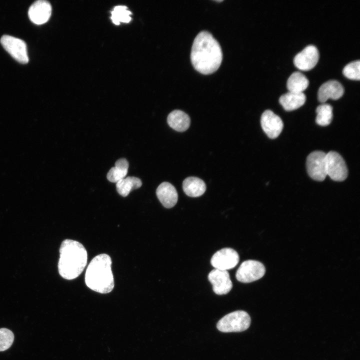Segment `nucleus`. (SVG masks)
Listing matches in <instances>:
<instances>
[{"instance_id":"8","label":"nucleus","mask_w":360,"mask_h":360,"mask_svg":"<svg viewBox=\"0 0 360 360\" xmlns=\"http://www.w3.org/2000/svg\"><path fill=\"white\" fill-rule=\"evenodd\" d=\"M0 42L4 48L18 62L22 64L28 62L26 44L24 40L4 35L1 38Z\"/></svg>"},{"instance_id":"3","label":"nucleus","mask_w":360,"mask_h":360,"mask_svg":"<svg viewBox=\"0 0 360 360\" xmlns=\"http://www.w3.org/2000/svg\"><path fill=\"white\" fill-rule=\"evenodd\" d=\"M110 257L105 254L96 256L86 272L85 282L91 290L101 294L110 292L114 287Z\"/></svg>"},{"instance_id":"25","label":"nucleus","mask_w":360,"mask_h":360,"mask_svg":"<svg viewBox=\"0 0 360 360\" xmlns=\"http://www.w3.org/2000/svg\"><path fill=\"white\" fill-rule=\"evenodd\" d=\"M14 340V335L10 330L6 328H0V352L10 348Z\"/></svg>"},{"instance_id":"20","label":"nucleus","mask_w":360,"mask_h":360,"mask_svg":"<svg viewBox=\"0 0 360 360\" xmlns=\"http://www.w3.org/2000/svg\"><path fill=\"white\" fill-rule=\"evenodd\" d=\"M128 162L126 158H120L115 163L107 174L108 180L112 182H117L124 178L128 172Z\"/></svg>"},{"instance_id":"7","label":"nucleus","mask_w":360,"mask_h":360,"mask_svg":"<svg viewBox=\"0 0 360 360\" xmlns=\"http://www.w3.org/2000/svg\"><path fill=\"white\" fill-rule=\"evenodd\" d=\"M326 153L316 150L309 154L306 158V169L310 176L317 181H323L327 176L326 169Z\"/></svg>"},{"instance_id":"23","label":"nucleus","mask_w":360,"mask_h":360,"mask_svg":"<svg viewBox=\"0 0 360 360\" xmlns=\"http://www.w3.org/2000/svg\"><path fill=\"white\" fill-rule=\"evenodd\" d=\"M124 6H118L112 12L111 19L115 24L118 25L120 22H129L131 20L132 12L127 10Z\"/></svg>"},{"instance_id":"14","label":"nucleus","mask_w":360,"mask_h":360,"mask_svg":"<svg viewBox=\"0 0 360 360\" xmlns=\"http://www.w3.org/2000/svg\"><path fill=\"white\" fill-rule=\"evenodd\" d=\"M344 88L342 84L336 80H330L322 84L318 92L319 102L324 103L328 98L337 100L344 94Z\"/></svg>"},{"instance_id":"18","label":"nucleus","mask_w":360,"mask_h":360,"mask_svg":"<svg viewBox=\"0 0 360 360\" xmlns=\"http://www.w3.org/2000/svg\"><path fill=\"white\" fill-rule=\"evenodd\" d=\"M182 188L187 196L198 197L204 193L206 185L202 180L197 177L190 176L184 180Z\"/></svg>"},{"instance_id":"24","label":"nucleus","mask_w":360,"mask_h":360,"mask_svg":"<svg viewBox=\"0 0 360 360\" xmlns=\"http://www.w3.org/2000/svg\"><path fill=\"white\" fill-rule=\"evenodd\" d=\"M342 73L347 78L359 80L360 79V61L354 60L347 64L343 68Z\"/></svg>"},{"instance_id":"15","label":"nucleus","mask_w":360,"mask_h":360,"mask_svg":"<svg viewBox=\"0 0 360 360\" xmlns=\"http://www.w3.org/2000/svg\"><path fill=\"white\" fill-rule=\"evenodd\" d=\"M156 194L160 202L166 208H171L176 204L178 192L173 185L168 182H163L158 187Z\"/></svg>"},{"instance_id":"6","label":"nucleus","mask_w":360,"mask_h":360,"mask_svg":"<svg viewBox=\"0 0 360 360\" xmlns=\"http://www.w3.org/2000/svg\"><path fill=\"white\" fill-rule=\"evenodd\" d=\"M265 272V267L262 262L246 260L242 262L238 269L236 277L241 282L249 283L262 278Z\"/></svg>"},{"instance_id":"19","label":"nucleus","mask_w":360,"mask_h":360,"mask_svg":"<svg viewBox=\"0 0 360 360\" xmlns=\"http://www.w3.org/2000/svg\"><path fill=\"white\" fill-rule=\"evenodd\" d=\"M308 84V79L303 74L300 72H294L288 78L286 86L288 92H303Z\"/></svg>"},{"instance_id":"2","label":"nucleus","mask_w":360,"mask_h":360,"mask_svg":"<svg viewBox=\"0 0 360 360\" xmlns=\"http://www.w3.org/2000/svg\"><path fill=\"white\" fill-rule=\"evenodd\" d=\"M87 260V252L82 244L72 240H64L60 248V274L68 280L76 278L84 270Z\"/></svg>"},{"instance_id":"4","label":"nucleus","mask_w":360,"mask_h":360,"mask_svg":"<svg viewBox=\"0 0 360 360\" xmlns=\"http://www.w3.org/2000/svg\"><path fill=\"white\" fill-rule=\"evenodd\" d=\"M250 322V318L246 312L236 310L222 317L218 322L216 327L222 332H240L249 328Z\"/></svg>"},{"instance_id":"21","label":"nucleus","mask_w":360,"mask_h":360,"mask_svg":"<svg viewBox=\"0 0 360 360\" xmlns=\"http://www.w3.org/2000/svg\"><path fill=\"white\" fill-rule=\"evenodd\" d=\"M142 185L141 180L134 176H128L116 182L118 193L122 196H126L130 192L140 188Z\"/></svg>"},{"instance_id":"11","label":"nucleus","mask_w":360,"mask_h":360,"mask_svg":"<svg viewBox=\"0 0 360 360\" xmlns=\"http://www.w3.org/2000/svg\"><path fill=\"white\" fill-rule=\"evenodd\" d=\"M319 59V52L313 45H308L298 52L294 58L295 66L302 70L312 68Z\"/></svg>"},{"instance_id":"5","label":"nucleus","mask_w":360,"mask_h":360,"mask_svg":"<svg viewBox=\"0 0 360 360\" xmlns=\"http://www.w3.org/2000/svg\"><path fill=\"white\" fill-rule=\"evenodd\" d=\"M326 175L333 180H344L348 174L346 162L337 152L330 151L326 156Z\"/></svg>"},{"instance_id":"26","label":"nucleus","mask_w":360,"mask_h":360,"mask_svg":"<svg viewBox=\"0 0 360 360\" xmlns=\"http://www.w3.org/2000/svg\"><path fill=\"white\" fill-rule=\"evenodd\" d=\"M216 2H222L223 0H216Z\"/></svg>"},{"instance_id":"9","label":"nucleus","mask_w":360,"mask_h":360,"mask_svg":"<svg viewBox=\"0 0 360 360\" xmlns=\"http://www.w3.org/2000/svg\"><path fill=\"white\" fill-rule=\"evenodd\" d=\"M238 252L231 248H224L217 251L212 256L210 262L215 269L228 270L234 268L238 263Z\"/></svg>"},{"instance_id":"13","label":"nucleus","mask_w":360,"mask_h":360,"mask_svg":"<svg viewBox=\"0 0 360 360\" xmlns=\"http://www.w3.org/2000/svg\"><path fill=\"white\" fill-rule=\"evenodd\" d=\"M52 14L50 3L44 0L35 2L30 7L28 14L30 20L36 24L46 23L49 20Z\"/></svg>"},{"instance_id":"12","label":"nucleus","mask_w":360,"mask_h":360,"mask_svg":"<svg viewBox=\"0 0 360 360\" xmlns=\"http://www.w3.org/2000/svg\"><path fill=\"white\" fill-rule=\"evenodd\" d=\"M208 279L212 285L214 292L217 294H226L232 288L230 274L226 270L214 269L209 273Z\"/></svg>"},{"instance_id":"22","label":"nucleus","mask_w":360,"mask_h":360,"mask_svg":"<svg viewBox=\"0 0 360 360\" xmlns=\"http://www.w3.org/2000/svg\"><path fill=\"white\" fill-rule=\"evenodd\" d=\"M317 114L316 122L320 126L330 124L332 119V107L329 104H322L316 109Z\"/></svg>"},{"instance_id":"10","label":"nucleus","mask_w":360,"mask_h":360,"mask_svg":"<svg viewBox=\"0 0 360 360\" xmlns=\"http://www.w3.org/2000/svg\"><path fill=\"white\" fill-rule=\"evenodd\" d=\"M260 124L264 132L268 138L272 139L276 138L280 134L284 126L280 118L270 110L262 113Z\"/></svg>"},{"instance_id":"16","label":"nucleus","mask_w":360,"mask_h":360,"mask_svg":"<svg viewBox=\"0 0 360 360\" xmlns=\"http://www.w3.org/2000/svg\"><path fill=\"white\" fill-rule=\"evenodd\" d=\"M167 122L169 126L178 132H184L190 126V119L184 112L176 110L170 112L168 116Z\"/></svg>"},{"instance_id":"1","label":"nucleus","mask_w":360,"mask_h":360,"mask_svg":"<svg viewBox=\"0 0 360 360\" xmlns=\"http://www.w3.org/2000/svg\"><path fill=\"white\" fill-rule=\"evenodd\" d=\"M222 59L220 46L208 32L202 30L196 36L190 60L194 68L204 74H211L220 67Z\"/></svg>"},{"instance_id":"17","label":"nucleus","mask_w":360,"mask_h":360,"mask_svg":"<svg viewBox=\"0 0 360 360\" xmlns=\"http://www.w3.org/2000/svg\"><path fill=\"white\" fill-rule=\"evenodd\" d=\"M306 100L304 93L288 92L280 96L279 102L286 110L291 111L302 106Z\"/></svg>"}]
</instances>
